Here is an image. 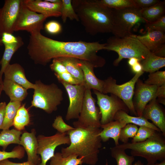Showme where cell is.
I'll use <instances>...</instances> for the list:
<instances>
[{
  "instance_id": "obj_38",
  "label": "cell",
  "mask_w": 165,
  "mask_h": 165,
  "mask_svg": "<svg viewBox=\"0 0 165 165\" xmlns=\"http://www.w3.org/2000/svg\"><path fill=\"white\" fill-rule=\"evenodd\" d=\"M144 83L149 85H155L158 87L165 85V71H157L149 73Z\"/></svg>"
},
{
  "instance_id": "obj_18",
  "label": "cell",
  "mask_w": 165,
  "mask_h": 165,
  "mask_svg": "<svg viewBox=\"0 0 165 165\" xmlns=\"http://www.w3.org/2000/svg\"><path fill=\"white\" fill-rule=\"evenodd\" d=\"M36 135L35 130L34 129L31 132H24L20 138V145L27 153L28 161L39 165L41 162V158L37 154L38 143Z\"/></svg>"
},
{
  "instance_id": "obj_54",
  "label": "cell",
  "mask_w": 165,
  "mask_h": 165,
  "mask_svg": "<svg viewBox=\"0 0 165 165\" xmlns=\"http://www.w3.org/2000/svg\"><path fill=\"white\" fill-rule=\"evenodd\" d=\"M132 165H143V163L140 160L135 162Z\"/></svg>"
},
{
  "instance_id": "obj_43",
  "label": "cell",
  "mask_w": 165,
  "mask_h": 165,
  "mask_svg": "<svg viewBox=\"0 0 165 165\" xmlns=\"http://www.w3.org/2000/svg\"><path fill=\"white\" fill-rule=\"evenodd\" d=\"M58 80L63 81L66 83L73 85H78L82 84L79 81L75 78L68 72L60 74L54 73Z\"/></svg>"
},
{
  "instance_id": "obj_34",
  "label": "cell",
  "mask_w": 165,
  "mask_h": 165,
  "mask_svg": "<svg viewBox=\"0 0 165 165\" xmlns=\"http://www.w3.org/2000/svg\"><path fill=\"white\" fill-rule=\"evenodd\" d=\"M61 18L63 22L65 23L67 18L71 20L79 21V18L75 12L72 4L71 0H61Z\"/></svg>"
},
{
  "instance_id": "obj_40",
  "label": "cell",
  "mask_w": 165,
  "mask_h": 165,
  "mask_svg": "<svg viewBox=\"0 0 165 165\" xmlns=\"http://www.w3.org/2000/svg\"><path fill=\"white\" fill-rule=\"evenodd\" d=\"M52 127L61 133H67L75 129L74 127L69 125L64 121L62 116H58L56 117L52 125Z\"/></svg>"
},
{
  "instance_id": "obj_33",
  "label": "cell",
  "mask_w": 165,
  "mask_h": 165,
  "mask_svg": "<svg viewBox=\"0 0 165 165\" xmlns=\"http://www.w3.org/2000/svg\"><path fill=\"white\" fill-rule=\"evenodd\" d=\"M112 156L114 158L117 165H132L134 157L127 154L125 150L115 146L110 148Z\"/></svg>"
},
{
  "instance_id": "obj_37",
  "label": "cell",
  "mask_w": 165,
  "mask_h": 165,
  "mask_svg": "<svg viewBox=\"0 0 165 165\" xmlns=\"http://www.w3.org/2000/svg\"><path fill=\"white\" fill-rule=\"evenodd\" d=\"M157 131L151 128L145 126H140L135 136L132 138V143L144 141L152 136Z\"/></svg>"
},
{
  "instance_id": "obj_6",
  "label": "cell",
  "mask_w": 165,
  "mask_h": 165,
  "mask_svg": "<svg viewBox=\"0 0 165 165\" xmlns=\"http://www.w3.org/2000/svg\"><path fill=\"white\" fill-rule=\"evenodd\" d=\"M31 107L41 109L50 114L56 111L63 100V92L55 84H46L36 81Z\"/></svg>"
},
{
  "instance_id": "obj_26",
  "label": "cell",
  "mask_w": 165,
  "mask_h": 165,
  "mask_svg": "<svg viewBox=\"0 0 165 165\" xmlns=\"http://www.w3.org/2000/svg\"><path fill=\"white\" fill-rule=\"evenodd\" d=\"M24 44L21 37L18 42L13 43L4 44L5 50L2 58L0 61L1 68L0 70V82H2V76L14 53Z\"/></svg>"
},
{
  "instance_id": "obj_35",
  "label": "cell",
  "mask_w": 165,
  "mask_h": 165,
  "mask_svg": "<svg viewBox=\"0 0 165 165\" xmlns=\"http://www.w3.org/2000/svg\"><path fill=\"white\" fill-rule=\"evenodd\" d=\"M101 4L115 9L135 7L133 0H97ZM137 8V7H136Z\"/></svg>"
},
{
  "instance_id": "obj_1",
  "label": "cell",
  "mask_w": 165,
  "mask_h": 165,
  "mask_svg": "<svg viewBox=\"0 0 165 165\" xmlns=\"http://www.w3.org/2000/svg\"><path fill=\"white\" fill-rule=\"evenodd\" d=\"M106 44L82 41H60L39 33L30 35L27 49L30 58L36 64L46 65L54 58L70 57L86 61L94 68H99L103 66L106 61L97 53L104 50Z\"/></svg>"
},
{
  "instance_id": "obj_7",
  "label": "cell",
  "mask_w": 165,
  "mask_h": 165,
  "mask_svg": "<svg viewBox=\"0 0 165 165\" xmlns=\"http://www.w3.org/2000/svg\"><path fill=\"white\" fill-rule=\"evenodd\" d=\"M112 9V33L114 36L122 38L133 35L134 27L145 22L142 17L141 9L129 7L121 9Z\"/></svg>"
},
{
  "instance_id": "obj_14",
  "label": "cell",
  "mask_w": 165,
  "mask_h": 165,
  "mask_svg": "<svg viewBox=\"0 0 165 165\" xmlns=\"http://www.w3.org/2000/svg\"><path fill=\"white\" fill-rule=\"evenodd\" d=\"M68 96L69 104L65 118L67 120L78 119L83 103L86 88L82 84L73 85L61 80Z\"/></svg>"
},
{
  "instance_id": "obj_42",
  "label": "cell",
  "mask_w": 165,
  "mask_h": 165,
  "mask_svg": "<svg viewBox=\"0 0 165 165\" xmlns=\"http://www.w3.org/2000/svg\"><path fill=\"white\" fill-rule=\"evenodd\" d=\"M46 31L48 33L53 35L60 33L62 31L61 24L56 20H51L47 22L44 26Z\"/></svg>"
},
{
  "instance_id": "obj_21",
  "label": "cell",
  "mask_w": 165,
  "mask_h": 165,
  "mask_svg": "<svg viewBox=\"0 0 165 165\" xmlns=\"http://www.w3.org/2000/svg\"><path fill=\"white\" fill-rule=\"evenodd\" d=\"M79 64L83 72L84 85L86 88L93 89L102 93L104 81L96 77L94 71V66L89 62L80 60Z\"/></svg>"
},
{
  "instance_id": "obj_9",
  "label": "cell",
  "mask_w": 165,
  "mask_h": 165,
  "mask_svg": "<svg viewBox=\"0 0 165 165\" xmlns=\"http://www.w3.org/2000/svg\"><path fill=\"white\" fill-rule=\"evenodd\" d=\"M96 100L92 95L91 90L86 88L83 103L78 120L73 123L74 127L101 128V115Z\"/></svg>"
},
{
  "instance_id": "obj_28",
  "label": "cell",
  "mask_w": 165,
  "mask_h": 165,
  "mask_svg": "<svg viewBox=\"0 0 165 165\" xmlns=\"http://www.w3.org/2000/svg\"><path fill=\"white\" fill-rule=\"evenodd\" d=\"M140 62L144 72L151 73L158 71L165 66V57L157 56L151 52Z\"/></svg>"
},
{
  "instance_id": "obj_57",
  "label": "cell",
  "mask_w": 165,
  "mask_h": 165,
  "mask_svg": "<svg viewBox=\"0 0 165 165\" xmlns=\"http://www.w3.org/2000/svg\"><path fill=\"white\" fill-rule=\"evenodd\" d=\"M105 165H109L107 161L106 160V163Z\"/></svg>"
},
{
  "instance_id": "obj_5",
  "label": "cell",
  "mask_w": 165,
  "mask_h": 165,
  "mask_svg": "<svg viewBox=\"0 0 165 165\" xmlns=\"http://www.w3.org/2000/svg\"><path fill=\"white\" fill-rule=\"evenodd\" d=\"M104 49L117 53L118 57L113 62L117 66L123 59L134 57L140 62L144 59L151 53L140 42L131 35L122 38L112 36L107 39Z\"/></svg>"
},
{
  "instance_id": "obj_29",
  "label": "cell",
  "mask_w": 165,
  "mask_h": 165,
  "mask_svg": "<svg viewBox=\"0 0 165 165\" xmlns=\"http://www.w3.org/2000/svg\"><path fill=\"white\" fill-rule=\"evenodd\" d=\"M21 131L16 129L2 130L0 133V146L5 151L8 146L11 144L20 145V135Z\"/></svg>"
},
{
  "instance_id": "obj_24",
  "label": "cell",
  "mask_w": 165,
  "mask_h": 165,
  "mask_svg": "<svg viewBox=\"0 0 165 165\" xmlns=\"http://www.w3.org/2000/svg\"><path fill=\"white\" fill-rule=\"evenodd\" d=\"M118 120L123 122L126 124L131 123L139 127H148L156 131L160 132V130L152 123L149 122L148 120L143 117L131 116L123 111H119L116 114L114 118V120Z\"/></svg>"
},
{
  "instance_id": "obj_39",
  "label": "cell",
  "mask_w": 165,
  "mask_h": 165,
  "mask_svg": "<svg viewBox=\"0 0 165 165\" xmlns=\"http://www.w3.org/2000/svg\"><path fill=\"white\" fill-rule=\"evenodd\" d=\"M25 150L24 148L19 145L9 152L0 151V162L10 158L21 159L24 156Z\"/></svg>"
},
{
  "instance_id": "obj_31",
  "label": "cell",
  "mask_w": 165,
  "mask_h": 165,
  "mask_svg": "<svg viewBox=\"0 0 165 165\" xmlns=\"http://www.w3.org/2000/svg\"><path fill=\"white\" fill-rule=\"evenodd\" d=\"M82 158L76 155L67 157L62 156L61 152H57L50 159V165H82Z\"/></svg>"
},
{
  "instance_id": "obj_45",
  "label": "cell",
  "mask_w": 165,
  "mask_h": 165,
  "mask_svg": "<svg viewBox=\"0 0 165 165\" xmlns=\"http://www.w3.org/2000/svg\"><path fill=\"white\" fill-rule=\"evenodd\" d=\"M159 0H133L135 7L141 9L149 7L158 3Z\"/></svg>"
},
{
  "instance_id": "obj_10",
  "label": "cell",
  "mask_w": 165,
  "mask_h": 165,
  "mask_svg": "<svg viewBox=\"0 0 165 165\" xmlns=\"http://www.w3.org/2000/svg\"><path fill=\"white\" fill-rule=\"evenodd\" d=\"M93 91L101 113V125L114 121L116 114L119 111H123L127 113L130 112L125 104L117 96L112 94L109 96L96 90Z\"/></svg>"
},
{
  "instance_id": "obj_25",
  "label": "cell",
  "mask_w": 165,
  "mask_h": 165,
  "mask_svg": "<svg viewBox=\"0 0 165 165\" xmlns=\"http://www.w3.org/2000/svg\"><path fill=\"white\" fill-rule=\"evenodd\" d=\"M55 58L65 66L68 73L84 85L83 72L79 64V59L70 57H61Z\"/></svg>"
},
{
  "instance_id": "obj_12",
  "label": "cell",
  "mask_w": 165,
  "mask_h": 165,
  "mask_svg": "<svg viewBox=\"0 0 165 165\" xmlns=\"http://www.w3.org/2000/svg\"><path fill=\"white\" fill-rule=\"evenodd\" d=\"M44 16L31 10L24 4L23 0L14 31H24L31 34L41 33L44 29L43 24L47 19Z\"/></svg>"
},
{
  "instance_id": "obj_51",
  "label": "cell",
  "mask_w": 165,
  "mask_h": 165,
  "mask_svg": "<svg viewBox=\"0 0 165 165\" xmlns=\"http://www.w3.org/2000/svg\"><path fill=\"white\" fill-rule=\"evenodd\" d=\"M132 71L136 73H140L142 72V67L140 62H139L133 66L131 67Z\"/></svg>"
},
{
  "instance_id": "obj_17",
  "label": "cell",
  "mask_w": 165,
  "mask_h": 165,
  "mask_svg": "<svg viewBox=\"0 0 165 165\" xmlns=\"http://www.w3.org/2000/svg\"><path fill=\"white\" fill-rule=\"evenodd\" d=\"M142 116L147 120H151L165 137L164 112L157 101L156 99H152L147 105Z\"/></svg>"
},
{
  "instance_id": "obj_13",
  "label": "cell",
  "mask_w": 165,
  "mask_h": 165,
  "mask_svg": "<svg viewBox=\"0 0 165 165\" xmlns=\"http://www.w3.org/2000/svg\"><path fill=\"white\" fill-rule=\"evenodd\" d=\"M23 0H6L0 8V37L5 32L13 34Z\"/></svg>"
},
{
  "instance_id": "obj_30",
  "label": "cell",
  "mask_w": 165,
  "mask_h": 165,
  "mask_svg": "<svg viewBox=\"0 0 165 165\" xmlns=\"http://www.w3.org/2000/svg\"><path fill=\"white\" fill-rule=\"evenodd\" d=\"M21 102L11 101L6 105L4 119L0 129H9L13 125V121L16 113L21 106Z\"/></svg>"
},
{
  "instance_id": "obj_27",
  "label": "cell",
  "mask_w": 165,
  "mask_h": 165,
  "mask_svg": "<svg viewBox=\"0 0 165 165\" xmlns=\"http://www.w3.org/2000/svg\"><path fill=\"white\" fill-rule=\"evenodd\" d=\"M141 12L145 23L153 22L165 15V1H160L149 7L141 9Z\"/></svg>"
},
{
  "instance_id": "obj_53",
  "label": "cell",
  "mask_w": 165,
  "mask_h": 165,
  "mask_svg": "<svg viewBox=\"0 0 165 165\" xmlns=\"http://www.w3.org/2000/svg\"><path fill=\"white\" fill-rule=\"evenodd\" d=\"M146 165H165V160H164L160 163H148Z\"/></svg>"
},
{
  "instance_id": "obj_11",
  "label": "cell",
  "mask_w": 165,
  "mask_h": 165,
  "mask_svg": "<svg viewBox=\"0 0 165 165\" xmlns=\"http://www.w3.org/2000/svg\"><path fill=\"white\" fill-rule=\"evenodd\" d=\"M38 143L37 154L41 156V162L39 165H46L47 162L54 155L56 148L61 145L70 143L67 133L57 132L55 134L46 136L42 134L37 137Z\"/></svg>"
},
{
  "instance_id": "obj_55",
  "label": "cell",
  "mask_w": 165,
  "mask_h": 165,
  "mask_svg": "<svg viewBox=\"0 0 165 165\" xmlns=\"http://www.w3.org/2000/svg\"><path fill=\"white\" fill-rule=\"evenodd\" d=\"M2 82H0V96L1 94V92L2 91Z\"/></svg>"
},
{
  "instance_id": "obj_44",
  "label": "cell",
  "mask_w": 165,
  "mask_h": 165,
  "mask_svg": "<svg viewBox=\"0 0 165 165\" xmlns=\"http://www.w3.org/2000/svg\"><path fill=\"white\" fill-rule=\"evenodd\" d=\"M50 68L54 73L57 74L68 72L65 66L56 58L53 59L52 63L50 65Z\"/></svg>"
},
{
  "instance_id": "obj_16",
  "label": "cell",
  "mask_w": 165,
  "mask_h": 165,
  "mask_svg": "<svg viewBox=\"0 0 165 165\" xmlns=\"http://www.w3.org/2000/svg\"><path fill=\"white\" fill-rule=\"evenodd\" d=\"M23 2L29 9L47 18L61 16L62 1L57 3H52L47 0H23Z\"/></svg>"
},
{
  "instance_id": "obj_32",
  "label": "cell",
  "mask_w": 165,
  "mask_h": 165,
  "mask_svg": "<svg viewBox=\"0 0 165 165\" xmlns=\"http://www.w3.org/2000/svg\"><path fill=\"white\" fill-rule=\"evenodd\" d=\"M30 122L29 114L28 110L23 105L18 110L14 119L13 125L15 129L21 131L25 129Z\"/></svg>"
},
{
  "instance_id": "obj_49",
  "label": "cell",
  "mask_w": 165,
  "mask_h": 165,
  "mask_svg": "<svg viewBox=\"0 0 165 165\" xmlns=\"http://www.w3.org/2000/svg\"><path fill=\"white\" fill-rule=\"evenodd\" d=\"M6 105L5 102L0 103V129L3 122Z\"/></svg>"
},
{
  "instance_id": "obj_19",
  "label": "cell",
  "mask_w": 165,
  "mask_h": 165,
  "mask_svg": "<svg viewBox=\"0 0 165 165\" xmlns=\"http://www.w3.org/2000/svg\"><path fill=\"white\" fill-rule=\"evenodd\" d=\"M3 74L4 79L11 80L27 90L34 89L35 88V84L28 80L24 68L19 64H9L4 70Z\"/></svg>"
},
{
  "instance_id": "obj_8",
  "label": "cell",
  "mask_w": 165,
  "mask_h": 165,
  "mask_svg": "<svg viewBox=\"0 0 165 165\" xmlns=\"http://www.w3.org/2000/svg\"><path fill=\"white\" fill-rule=\"evenodd\" d=\"M144 73L142 72L135 74L130 81L121 85L116 83V79L109 77L103 80L102 93H110L122 100L129 110L130 112L137 116L133 105V98L135 84L139 77Z\"/></svg>"
},
{
  "instance_id": "obj_46",
  "label": "cell",
  "mask_w": 165,
  "mask_h": 165,
  "mask_svg": "<svg viewBox=\"0 0 165 165\" xmlns=\"http://www.w3.org/2000/svg\"><path fill=\"white\" fill-rule=\"evenodd\" d=\"M20 36H15L12 34L5 32L2 35L1 38L2 43L4 44H11L16 42L20 38Z\"/></svg>"
},
{
  "instance_id": "obj_56",
  "label": "cell",
  "mask_w": 165,
  "mask_h": 165,
  "mask_svg": "<svg viewBox=\"0 0 165 165\" xmlns=\"http://www.w3.org/2000/svg\"><path fill=\"white\" fill-rule=\"evenodd\" d=\"M3 45V44L1 40V37H0V46H2Z\"/></svg>"
},
{
  "instance_id": "obj_23",
  "label": "cell",
  "mask_w": 165,
  "mask_h": 165,
  "mask_svg": "<svg viewBox=\"0 0 165 165\" xmlns=\"http://www.w3.org/2000/svg\"><path fill=\"white\" fill-rule=\"evenodd\" d=\"M2 90L11 101L22 102L28 95L27 89L11 80L5 79L3 81Z\"/></svg>"
},
{
  "instance_id": "obj_36",
  "label": "cell",
  "mask_w": 165,
  "mask_h": 165,
  "mask_svg": "<svg viewBox=\"0 0 165 165\" xmlns=\"http://www.w3.org/2000/svg\"><path fill=\"white\" fill-rule=\"evenodd\" d=\"M137 126L129 123L127 124L121 130L119 140L125 143L128 142L129 138H133L138 129Z\"/></svg>"
},
{
  "instance_id": "obj_52",
  "label": "cell",
  "mask_w": 165,
  "mask_h": 165,
  "mask_svg": "<svg viewBox=\"0 0 165 165\" xmlns=\"http://www.w3.org/2000/svg\"><path fill=\"white\" fill-rule=\"evenodd\" d=\"M140 62L139 60L137 58L133 57L129 59L128 61V64L130 67H132Z\"/></svg>"
},
{
  "instance_id": "obj_20",
  "label": "cell",
  "mask_w": 165,
  "mask_h": 165,
  "mask_svg": "<svg viewBox=\"0 0 165 165\" xmlns=\"http://www.w3.org/2000/svg\"><path fill=\"white\" fill-rule=\"evenodd\" d=\"M131 35L139 40L152 53L165 43V32L160 31L149 30L143 35Z\"/></svg>"
},
{
  "instance_id": "obj_22",
  "label": "cell",
  "mask_w": 165,
  "mask_h": 165,
  "mask_svg": "<svg viewBox=\"0 0 165 165\" xmlns=\"http://www.w3.org/2000/svg\"><path fill=\"white\" fill-rule=\"evenodd\" d=\"M126 124L123 122L115 120L101 125L102 130L99 134L102 141L106 142L110 138L114 141L115 146L119 145V138L121 129Z\"/></svg>"
},
{
  "instance_id": "obj_41",
  "label": "cell",
  "mask_w": 165,
  "mask_h": 165,
  "mask_svg": "<svg viewBox=\"0 0 165 165\" xmlns=\"http://www.w3.org/2000/svg\"><path fill=\"white\" fill-rule=\"evenodd\" d=\"M146 30H153L165 32V15L156 20L145 23Z\"/></svg>"
},
{
  "instance_id": "obj_4",
  "label": "cell",
  "mask_w": 165,
  "mask_h": 165,
  "mask_svg": "<svg viewBox=\"0 0 165 165\" xmlns=\"http://www.w3.org/2000/svg\"><path fill=\"white\" fill-rule=\"evenodd\" d=\"M125 150L130 149L131 156L145 158L148 163H155L165 160V136L156 131L145 141L139 142L119 144L116 146Z\"/></svg>"
},
{
  "instance_id": "obj_47",
  "label": "cell",
  "mask_w": 165,
  "mask_h": 165,
  "mask_svg": "<svg viewBox=\"0 0 165 165\" xmlns=\"http://www.w3.org/2000/svg\"><path fill=\"white\" fill-rule=\"evenodd\" d=\"M158 98L157 101L159 103L165 105V85L158 87L155 96V98Z\"/></svg>"
},
{
  "instance_id": "obj_3",
  "label": "cell",
  "mask_w": 165,
  "mask_h": 165,
  "mask_svg": "<svg viewBox=\"0 0 165 165\" xmlns=\"http://www.w3.org/2000/svg\"><path fill=\"white\" fill-rule=\"evenodd\" d=\"M72 4L86 32L92 35L111 33L112 9L97 0H73Z\"/></svg>"
},
{
  "instance_id": "obj_15",
  "label": "cell",
  "mask_w": 165,
  "mask_h": 165,
  "mask_svg": "<svg viewBox=\"0 0 165 165\" xmlns=\"http://www.w3.org/2000/svg\"><path fill=\"white\" fill-rule=\"evenodd\" d=\"M158 87L155 85H149L144 83L139 79L137 81L134 90L133 102L138 116H142L147 105L155 98Z\"/></svg>"
},
{
  "instance_id": "obj_48",
  "label": "cell",
  "mask_w": 165,
  "mask_h": 165,
  "mask_svg": "<svg viewBox=\"0 0 165 165\" xmlns=\"http://www.w3.org/2000/svg\"><path fill=\"white\" fill-rule=\"evenodd\" d=\"M0 165H36L27 161L21 163H14L10 161L8 159L2 160L0 162Z\"/></svg>"
},
{
  "instance_id": "obj_2",
  "label": "cell",
  "mask_w": 165,
  "mask_h": 165,
  "mask_svg": "<svg viewBox=\"0 0 165 165\" xmlns=\"http://www.w3.org/2000/svg\"><path fill=\"white\" fill-rule=\"evenodd\" d=\"M101 130V128L90 127L75 128L68 132L70 143L68 147L62 148V156L76 155L82 158L83 163L95 165L98 161L102 147V141L99 135Z\"/></svg>"
},
{
  "instance_id": "obj_50",
  "label": "cell",
  "mask_w": 165,
  "mask_h": 165,
  "mask_svg": "<svg viewBox=\"0 0 165 165\" xmlns=\"http://www.w3.org/2000/svg\"><path fill=\"white\" fill-rule=\"evenodd\" d=\"M152 53V52H151ZM156 55L161 57H165V44H163L153 53H152Z\"/></svg>"
}]
</instances>
